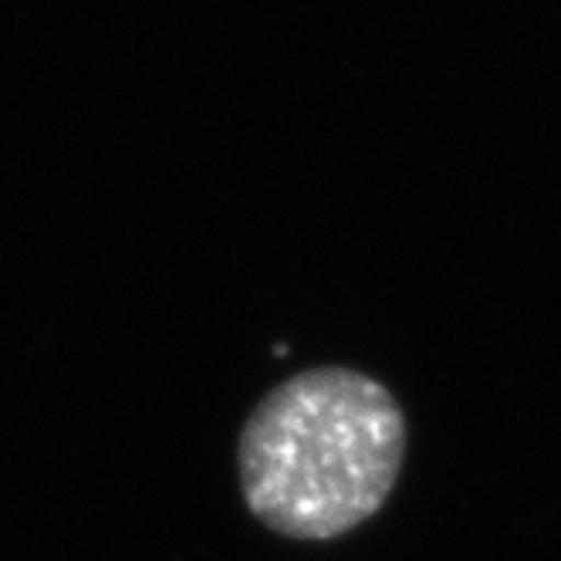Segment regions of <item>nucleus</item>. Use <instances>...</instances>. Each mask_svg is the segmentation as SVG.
<instances>
[{"mask_svg":"<svg viewBox=\"0 0 561 561\" xmlns=\"http://www.w3.org/2000/svg\"><path fill=\"white\" fill-rule=\"evenodd\" d=\"M403 454L407 420L386 386L352 369H308L257 403L237 467L264 528L332 541L386 504Z\"/></svg>","mask_w":561,"mask_h":561,"instance_id":"nucleus-1","label":"nucleus"}]
</instances>
